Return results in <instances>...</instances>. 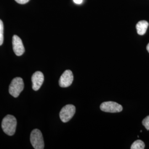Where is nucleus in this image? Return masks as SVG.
<instances>
[{"label":"nucleus","mask_w":149,"mask_h":149,"mask_svg":"<svg viewBox=\"0 0 149 149\" xmlns=\"http://www.w3.org/2000/svg\"><path fill=\"white\" fill-rule=\"evenodd\" d=\"M100 108L102 111L108 113H118L123 110V107L120 104L112 101L102 103L100 106Z\"/></svg>","instance_id":"5"},{"label":"nucleus","mask_w":149,"mask_h":149,"mask_svg":"<svg viewBox=\"0 0 149 149\" xmlns=\"http://www.w3.org/2000/svg\"><path fill=\"white\" fill-rule=\"evenodd\" d=\"M4 27L3 23L0 19V46L3 43L4 40Z\"/></svg>","instance_id":"11"},{"label":"nucleus","mask_w":149,"mask_h":149,"mask_svg":"<svg viewBox=\"0 0 149 149\" xmlns=\"http://www.w3.org/2000/svg\"><path fill=\"white\" fill-rule=\"evenodd\" d=\"M15 1L18 3L22 4V5L27 3V2H28L29 1V0H15Z\"/></svg>","instance_id":"13"},{"label":"nucleus","mask_w":149,"mask_h":149,"mask_svg":"<svg viewBox=\"0 0 149 149\" xmlns=\"http://www.w3.org/2000/svg\"><path fill=\"white\" fill-rule=\"evenodd\" d=\"M143 125L147 130H149V116L144 118L142 122Z\"/></svg>","instance_id":"12"},{"label":"nucleus","mask_w":149,"mask_h":149,"mask_svg":"<svg viewBox=\"0 0 149 149\" xmlns=\"http://www.w3.org/2000/svg\"><path fill=\"white\" fill-rule=\"evenodd\" d=\"M24 82L21 77H16L13 79L9 86V92L11 96L17 98L24 89Z\"/></svg>","instance_id":"2"},{"label":"nucleus","mask_w":149,"mask_h":149,"mask_svg":"<svg viewBox=\"0 0 149 149\" xmlns=\"http://www.w3.org/2000/svg\"><path fill=\"white\" fill-rule=\"evenodd\" d=\"M74 80V75L72 71L67 70L64 71L59 79V85L61 87H68L71 85Z\"/></svg>","instance_id":"6"},{"label":"nucleus","mask_w":149,"mask_h":149,"mask_svg":"<svg viewBox=\"0 0 149 149\" xmlns=\"http://www.w3.org/2000/svg\"><path fill=\"white\" fill-rule=\"evenodd\" d=\"M30 140L33 147L35 149H43L44 148V143L43 135L40 130L35 129L32 130Z\"/></svg>","instance_id":"3"},{"label":"nucleus","mask_w":149,"mask_h":149,"mask_svg":"<svg viewBox=\"0 0 149 149\" xmlns=\"http://www.w3.org/2000/svg\"><path fill=\"white\" fill-rule=\"evenodd\" d=\"M13 49L17 56H21L25 52V49L21 39L18 36L14 35L12 38Z\"/></svg>","instance_id":"7"},{"label":"nucleus","mask_w":149,"mask_h":149,"mask_svg":"<svg viewBox=\"0 0 149 149\" xmlns=\"http://www.w3.org/2000/svg\"><path fill=\"white\" fill-rule=\"evenodd\" d=\"M145 148V144L144 142L140 140H138L134 141L132 145L131 149H144Z\"/></svg>","instance_id":"10"},{"label":"nucleus","mask_w":149,"mask_h":149,"mask_svg":"<svg viewBox=\"0 0 149 149\" xmlns=\"http://www.w3.org/2000/svg\"><path fill=\"white\" fill-rule=\"evenodd\" d=\"M74 3H75L76 4H78V5H80L83 2V0H73Z\"/></svg>","instance_id":"14"},{"label":"nucleus","mask_w":149,"mask_h":149,"mask_svg":"<svg viewBox=\"0 0 149 149\" xmlns=\"http://www.w3.org/2000/svg\"><path fill=\"white\" fill-rule=\"evenodd\" d=\"M149 26V23L146 21H141L139 22L136 24V28L137 30V33L140 36L144 35Z\"/></svg>","instance_id":"9"},{"label":"nucleus","mask_w":149,"mask_h":149,"mask_svg":"<svg viewBox=\"0 0 149 149\" xmlns=\"http://www.w3.org/2000/svg\"><path fill=\"white\" fill-rule=\"evenodd\" d=\"M17 120L16 118L12 115H7L2 122V128L7 135L12 136L16 132Z\"/></svg>","instance_id":"1"},{"label":"nucleus","mask_w":149,"mask_h":149,"mask_svg":"<svg viewBox=\"0 0 149 149\" xmlns=\"http://www.w3.org/2000/svg\"><path fill=\"white\" fill-rule=\"evenodd\" d=\"M146 49H147L148 52L149 53V43L148 44V45H147V47H146Z\"/></svg>","instance_id":"15"},{"label":"nucleus","mask_w":149,"mask_h":149,"mask_svg":"<svg viewBox=\"0 0 149 149\" xmlns=\"http://www.w3.org/2000/svg\"><path fill=\"white\" fill-rule=\"evenodd\" d=\"M44 76L41 71H36L32 76V88L34 91H38L43 85Z\"/></svg>","instance_id":"8"},{"label":"nucleus","mask_w":149,"mask_h":149,"mask_svg":"<svg viewBox=\"0 0 149 149\" xmlns=\"http://www.w3.org/2000/svg\"><path fill=\"white\" fill-rule=\"evenodd\" d=\"M76 112V108L72 104L64 106L60 112V118L63 122L66 123L71 119Z\"/></svg>","instance_id":"4"}]
</instances>
